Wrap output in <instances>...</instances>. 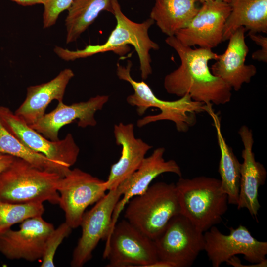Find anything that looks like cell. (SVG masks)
<instances>
[{"label":"cell","mask_w":267,"mask_h":267,"mask_svg":"<svg viewBox=\"0 0 267 267\" xmlns=\"http://www.w3.org/2000/svg\"><path fill=\"white\" fill-rule=\"evenodd\" d=\"M42 216L27 219L18 230L10 228L0 233V253L10 260L35 262L42 259L46 239L54 229Z\"/></svg>","instance_id":"14"},{"label":"cell","mask_w":267,"mask_h":267,"mask_svg":"<svg viewBox=\"0 0 267 267\" xmlns=\"http://www.w3.org/2000/svg\"><path fill=\"white\" fill-rule=\"evenodd\" d=\"M15 157L6 154L0 153V174L13 162Z\"/></svg>","instance_id":"31"},{"label":"cell","mask_w":267,"mask_h":267,"mask_svg":"<svg viewBox=\"0 0 267 267\" xmlns=\"http://www.w3.org/2000/svg\"><path fill=\"white\" fill-rule=\"evenodd\" d=\"M238 134L243 144L241 156L238 210L246 208L250 215L258 221L257 216L261 207L258 200V190L263 185L267 177V171L264 165L256 161L253 151L254 138L252 130L247 126H242Z\"/></svg>","instance_id":"16"},{"label":"cell","mask_w":267,"mask_h":267,"mask_svg":"<svg viewBox=\"0 0 267 267\" xmlns=\"http://www.w3.org/2000/svg\"><path fill=\"white\" fill-rule=\"evenodd\" d=\"M231 11L229 3L214 0L202 3L189 24L175 36L184 45L212 49L222 42L224 25Z\"/></svg>","instance_id":"13"},{"label":"cell","mask_w":267,"mask_h":267,"mask_svg":"<svg viewBox=\"0 0 267 267\" xmlns=\"http://www.w3.org/2000/svg\"><path fill=\"white\" fill-rule=\"evenodd\" d=\"M60 175L39 169L17 157L0 174V200L13 203L57 204Z\"/></svg>","instance_id":"5"},{"label":"cell","mask_w":267,"mask_h":267,"mask_svg":"<svg viewBox=\"0 0 267 267\" xmlns=\"http://www.w3.org/2000/svg\"><path fill=\"white\" fill-rule=\"evenodd\" d=\"M0 121L11 134L32 150L70 168L77 161L80 149L71 134L62 140H50L3 106H0Z\"/></svg>","instance_id":"12"},{"label":"cell","mask_w":267,"mask_h":267,"mask_svg":"<svg viewBox=\"0 0 267 267\" xmlns=\"http://www.w3.org/2000/svg\"><path fill=\"white\" fill-rule=\"evenodd\" d=\"M74 0H46L44 3V28L54 25L61 13L67 10Z\"/></svg>","instance_id":"28"},{"label":"cell","mask_w":267,"mask_h":267,"mask_svg":"<svg viewBox=\"0 0 267 267\" xmlns=\"http://www.w3.org/2000/svg\"><path fill=\"white\" fill-rule=\"evenodd\" d=\"M231 11L225 22L222 42L240 27L255 33H267V0H231Z\"/></svg>","instance_id":"22"},{"label":"cell","mask_w":267,"mask_h":267,"mask_svg":"<svg viewBox=\"0 0 267 267\" xmlns=\"http://www.w3.org/2000/svg\"><path fill=\"white\" fill-rule=\"evenodd\" d=\"M107 190L105 181L79 168L70 169L57 186L58 204L64 212L65 222L72 229L80 226L87 208L98 201Z\"/></svg>","instance_id":"9"},{"label":"cell","mask_w":267,"mask_h":267,"mask_svg":"<svg viewBox=\"0 0 267 267\" xmlns=\"http://www.w3.org/2000/svg\"><path fill=\"white\" fill-rule=\"evenodd\" d=\"M153 240L158 259L173 267H191L204 249V233L181 214L172 217Z\"/></svg>","instance_id":"7"},{"label":"cell","mask_w":267,"mask_h":267,"mask_svg":"<svg viewBox=\"0 0 267 267\" xmlns=\"http://www.w3.org/2000/svg\"><path fill=\"white\" fill-rule=\"evenodd\" d=\"M248 35L252 41L261 47V50L260 51H256L252 53V59L266 63L267 62V37L251 31H249Z\"/></svg>","instance_id":"29"},{"label":"cell","mask_w":267,"mask_h":267,"mask_svg":"<svg viewBox=\"0 0 267 267\" xmlns=\"http://www.w3.org/2000/svg\"><path fill=\"white\" fill-rule=\"evenodd\" d=\"M121 196L122 190L118 186L109 190L90 210L85 212L80 225L82 235L73 252L71 267L83 266L91 259L99 242L108 238L113 214Z\"/></svg>","instance_id":"10"},{"label":"cell","mask_w":267,"mask_h":267,"mask_svg":"<svg viewBox=\"0 0 267 267\" xmlns=\"http://www.w3.org/2000/svg\"><path fill=\"white\" fill-rule=\"evenodd\" d=\"M180 214L203 233L220 223L228 209V197L221 180L199 176L179 177L175 184Z\"/></svg>","instance_id":"4"},{"label":"cell","mask_w":267,"mask_h":267,"mask_svg":"<svg viewBox=\"0 0 267 267\" xmlns=\"http://www.w3.org/2000/svg\"><path fill=\"white\" fill-rule=\"evenodd\" d=\"M108 100L109 96L103 95L69 105L64 104L63 101L58 102L52 111L29 125L46 138L57 141L59 140L58 133L60 128L77 119L79 127L95 126L97 124L94 117L95 112L101 110Z\"/></svg>","instance_id":"15"},{"label":"cell","mask_w":267,"mask_h":267,"mask_svg":"<svg viewBox=\"0 0 267 267\" xmlns=\"http://www.w3.org/2000/svg\"><path fill=\"white\" fill-rule=\"evenodd\" d=\"M126 220L151 239L163 231L170 219L180 214L175 184L158 182L127 204Z\"/></svg>","instance_id":"6"},{"label":"cell","mask_w":267,"mask_h":267,"mask_svg":"<svg viewBox=\"0 0 267 267\" xmlns=\"http://www.w3.org/2000/svg\"><path fill=\"white\" fill-rule=\"evenodd\" d=\"M132 63L128 61L126 66L117 64L118 77L129 83L134 93L127 98L128 103L136 108L139 115L144 114L148 108L155 107L161 112L149 115L138 120L137 125L142 127L148 124L160 120L173 122L179 132H186L196 123L197 114L205 112V104L193 100L188 94L174 101H165L159 99L149 86L144 81H136L131 75Z\"/></svg>","instance_id":"3"},{"label":"cell","mask_w":267,"mask_h":267,"mask_svg":"<svg viewBox=\"0 0 267 267\" xmlns=\"http://www.w3.org/2000/svg\"><path fill=\"white\" fill-rule=\"evenodd\" d=\"M165 42L180 59L179 66L164 78L168 93L180 97L188 94L193 100L204 104L219 105L230 102L232 89L213 75L208 66V62L217 60L219 55L211 49L185 46L175 36H168Z\"/></svg>","instance_id":"1"},{"label":"cell","mask_w":267,"mask_h":267,"mask_svg":"<svg viewBox=\"0 0 267 267\" xmlns=\"http://www.w3.org/2000/svg\"><path fill=\"white\" fill-rule=\"evenodd\" d=\"M17 4L24 6H32L38 4H44L46 0H10Z\"/></svg>","instance_id":"32"},{"label":"cell","mask_w":267,"mask_h":267,"mask_svg":"<svg viewBox=\"0 0 267 267\" xmlns=\"http://www.w3.org/2000/svg\"><path fill=\"white\" fill-rule=\"evenodd\" d=\"M245 27L238 28L229 37L224 52L219 55L211 71L232 89L238 91L244 83H249L257 73L256 67L245 64L249 48L245 42Z\"/></svg>","instance_id":"17"},{"label":"cell","mask_w":267,"mask_h":267,"mask_svg":"<svg viewBox=\"0 0 267 267\" xmlns=\"http://www.w3.org/2000/svg\"><path fill=\"white\" fill-rule=\"evenodd\" d=\"M0 153L21 158L39 169L56 173L62 177L70 170V167L50 159L44 154L26 146L11 134L0 121Z\"/></svg>","instance_id":"25"},{"label":"cell","mask_w":267,"mask_h":267,"mask_svg":"<svg viewBox=\"0 0 267 267\" xmlns=\"http://www.w3.org/2000/svg\"><path fill=\"white\" fill-rule=\"evenodd\" d=\"M65 19L67 44L77 41L92 24L100 13H112L111 0H74L67 9Z\"/></svg>","instance_id":"24"},{"label":"cell","mask_w":267,"mask_h":267,"mask_svg":"<svg viewBox=\"0 0 267 267\" xmlns=\"http://www.w3.org/2000/svg\"><path fill=\"white\" fill-rule=\"evenodd\" d=\"M212 105L211 103L205 104L204 110L211 117L216 132L221 153L218 168L221 177V187L222 192L227 195L228 204L237 205L240 188L241 163L222 135L220 117L215 112Z\"/></svg>","instance_id":"21"},{"label":"cell","mask_w":267,"mask_h":267,"mask_svg":"<svg viewBox=\"0 0 267 267\" xmlns=\"http://www.w3.org/2000/svg\"><path fill=\"white\" fill-rule=\"evenodd\" d=\"M112 14L116 20V25L105 43L98 45H89L83 49L70 50L55 46V53L61 59L73 61L86 58L94 54L112 51L123 55L126 52L127 45L131 44L136 51L139 60L141 76L146 79L152 74L151 58L150 51L159 49V45L149 36L148 30L154 24L149 18L141 23L135 22L128 18L122 12L118 0H111Z\"/></svg>","instance_id":"2"},{"label":"cell","mask_w":267,"mask_h":267,"mask_svg":"<svg viewBox=\"0 0 267 267\" xmlns=\"http://www.w3.org/2000/svg\"><path fill=\"white\" fill-rule=\"evenodd\" d=\"M74 76L73 71L66 68L50 81L29 86L25 99L15 114L28 125L36 122L45 114L46 108L52 100L63 101L66 87Z\"/></svg>","instance_id":"20"},{"label":"cell","mask_w":267,"mask_h":267,"mask_svg":"<svg viewBox=\"0 0 267 267\" xmlns=\"http://www.w3.org/2000/svg\"><path fill=\"white\" fill-rule=\"evenodd\" d=\"M199 0L202 3L206 2V1H209L219 0V1H224L227 3H230L231 1V0Z\"/></svg>","instance_id":"33"},{"label":"cell","mask_w":267,"mask_h":267,"mask_svg":"<svg viewBox=\"0 0 267 267\" xmlns=\"http://www.w3.org/2000/svg\"><path fill=\"white\" fill-rule=\"evenodd\" d=\"M198 0H155L150 14L161 31L168 36H175L186 27L198 12Z\"/></svg>","instance_id":"23"},{"label":"cell","mask_w":267,"mask_h":267,"mask_svg":"<svg viewBox=\"0 0 267 267\" xmlns=\"http://www.w3.org/2000/svg\"><path fill=\"white\" fill-rule=\"evenodd\" d=\"M226 264L229 265L233 266L235 267H267V259L260 263L252 264L251 265H245L242 264L240 260L236 256H233L231 257L226 262Z\"/></svg>","instance_id":"30"},{"label":"cell","mask_w":267,"mask_h":267,"mask_svg":"<svg viewBox=\"0 0 267 267\" xmlns=\"http://www.w3.org/2000/svg\"><path fill=\"white\" fill-rule=\"evenodd\" d=\"M43 203H13L0 200V233L27 219L42 216L44 211Z\"/></svg>","instance_id":"26"},{"label":"cell","mask_w":267,"mask_h":267,"mask_svg":"<svg viewBox=\"0 0 267 267\" xmlns=\"http://www.w3.org/2000/svg\"><path fill=\"white\" fill-rule=\"evenodd\" d=\"M106 267H149L159 260L154 240L126 220L116 222L106 240Z\"/></svg>","instance_id":"8"},{"label":"cell","mask_w":267,"mask_h":267,"mask_svg":"<svg viewBox=\"0 0 267 267\" xmlns=\"http://www.w3.org/2000/svg\"><path fill=\"white\" fill-rule=\"evenodd\" d=\"M72 230V228L64 222L52 230L45 242L40 267H55L54 258L56 251L63 240L70 234Z\"/></svg>","instance_id":"27"},{"label":"cell","mask_w":267,"mask_h":267,"mask_svg":"<svg viewBox=\"0 0 267 267\" xmlns=\"http://www.w3.org/2000/svg\"><path fill=\"white\" fill-rule=\"evenodd\" d=\"M165 151L164 147L155 149L150 156L144 159L139 168L119 185L122 190L123 198L114 209L110 234L129 201L144 192L157 176L164 173H172L182 177L181 169L175 160L165 161L163 157Z\"/></svg>","instance_id":"18"},{"label":"cell","mask_w":267,"mask_h":267,"mask_svg":"<svg viewBox=\"0 0 267 267\" xmlns=\"http://www.w3.org/2000/svg\"><path fill=\"white\" fill-rule=\"evenodd\" d=\"M229 234L222 233L215 226L204 232V249L213 267H219L231 257L242 254L251 264L266 259L267 242L254 237L246 227L240 225L229 228Z\"/></svg>","instance_id":"11"},{"label":"cell","mask_w":267,"mask_h":267,"mask_svg":"<svg viewBox=\"0 0 267 267\" xmlns=\"http://www.w3.org/2000/svg\"><path fill=\"white\" fill-rule=\"evenodd\" d=\"M114 134L117 145L122 147L121 155L111 166L105 181L107 190L117 188L140 166L147 152L152 148L134 135V125L121 122L114 125Z\"/></svg>","instance_id":"19"}]
</instances>
